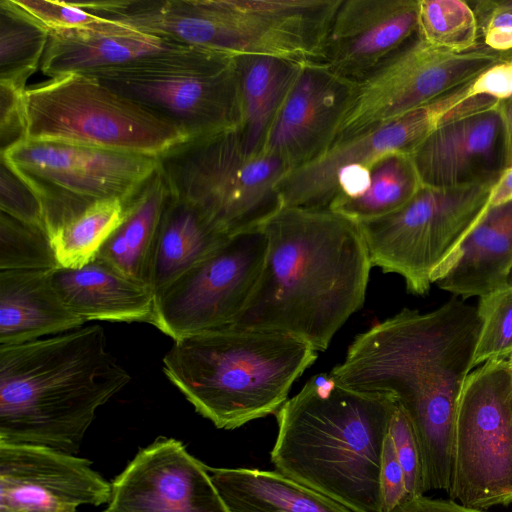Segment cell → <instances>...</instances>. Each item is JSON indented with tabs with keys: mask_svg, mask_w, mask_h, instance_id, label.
Returning <instances> with one entry per match:
<instances>
[{
	"mask_svg": "<svg viewBox=\"0 0 512 512\" xmlns=\"http://www.w3.org/2000/svg\"><path fill=\"white\" fill-rule=\"evenodd\" d=\"M260 228L262 272L230 327L286 333L326 350L365 301L372 265L357 222L330 208L282 206Z\"/></svg>",
	"mask_w": 512,
	"mask_h": 512,
	"instance_id": "cell-1",
	"label": "cell"
},
{
	"mask_svg": "<svg viewBox=\"0 0 512 512\" xmlns=\"http://www.w3.org/2000/svg\"><path fill=\"white\" fill-rule=\"evenodd\" d=\"M130 379L100 325L0 346V443L76 454L98 408Z\"/></svg>",
	"mask_w": 512,
	"mask_h": 512,
	"instance_id": "cell-2",
	"label": "cell"
},
{
	"mask_svg": "<svg viewBox=\"0 0 512 512\" xmlns=\"http://www.w3.org/2000/svg\"><path fill=\"white\" fill-rule=\"evenodd\" d=\"M396 401L311 377L276 413L279 473L349 508L382 512L379 474Z\"/></svg>",
	"mask_w": 512,
	"mask_h": 512,
	"instance_id": "cell-3",
	"label": "cell"
},
{
	"mask_svg": "<svg viewBox=\"0 0 512 512\" xmlns=\"http://www.w3.org/2000/svg\"><path fill=\"white\" fill-rule=\"evenodd\" d=\"M478 330L476 307L463 300L425 313L405 308L358 334L329 374L346 388L389 396L405 412L456 401Z\"/></svg>",
	"mask_w": 512,
	"mask_h": 512,
	"instance_id": "cell-4",
	"label": "cell"
},
{
	"mask_svg": "<svg viewBox=\"0 0 512 512\" xmlns=\"http://www.w3.org/2000/svg\"><path fill=\"white\" fill-rule=\"evenodd\" d=\"M317 357L310 344L286 333L226 327L175 340L163 370L197 413L233 430L276 415Z\"/></svg>",
	"mask_w": 512,
	"mask_h": 512,
	"instance_id": "cell-5",
	"label": "cell"
},
{
	"mask_svg": "<svg viewBox=\"0 0 512 512\" xmlns=\"http://www.w3.org/2000/svg\"><path fill=\"white\" fill-rule=\"evenodd\" d=\"M170 194L234 236L259 228L281 207L278 184L289 168L250 153L239 128L189 139L158 158Z\"/></svg>",
	"mask_w": 512,
	"mask_h": 512,
	"instance_id": "cell-6",
	"label": "cell"
},
{
	"mask_svg": "<svg viewBox=\"0 0 512 512\" xmlns=\"http://www.w3.org/2000/svg\"><path fill=\"white\" fill-rule=\"evenodd\" d=\"M26 140L159 158L189 138L90 74L62 75L23 93Z\"/></svg>",
	"mask_w": 512,
	"mask_h": 512,
	"instance_id": "cell-7",
	"label": "cell"
},
{
	"mask_svg": "<svg viewBox=\"0 0 512 512\" xmlns=\"http://www.w3.org/2000/svg\"><path fill=\"white\" fill-rule=\"evenodd\" d=\"M90 75L189 139L240 126L235 55L182 45Z\"/></svg>",
	"mask_w": 512,
	"mask_h": 512,
	"instance_id": "cell-8",
	"label": "cell"
},
{
	"mask_svg": "<svg viewBox=\"0 0 512 512\" xmlns=\"http://www.w3.org/2000/svg\"><path fill=\"white\" fill-rule=\"evenodd\" d=\"M494 184L422 186L400 209L357 222L371 265L400 275L408 292L425 295L487 211Z\"/></svg>",
	"mask_w": 512,
	"mask_h": 512,
	"instance_id": "cell-9",
	"label": "cell"
},
{
	"mask_svg": "<svg viewBox=\"0 0 512 512\" xmlns=\"http://www.w3.org/2000/svg\"><path fill=\"white\" fill-rule=\"evenodd\" d=\"M448 498L488 510L512 504V368L488 361L466 377L453 431Z\"/></svg>",
	"mask_w": 512,
	"mask_h": 512,
	"instance_id": "cell-10",
	"label": "cell"
},
{
	"mask_svg": "<svg viewBox=\"0 0 512 512\" xmlns=\"http://www.w3.org/2000/svg\"><path fill=\"white\" fill-rule=\"evenodd\" d=\"M341 0H191L184 41L231 55H262L319 63Z\"/></svg>",
	"mask_w": 512,
	"mask_h": 512,
	"instance_id": "cell-11",
	"label": "cell"
},
{
	"mask_svg": "<svg viewBox=\"0 0 512 512\" xmlns=\"http://www.w3.org/2000/svg\"><path fill=\"white\" fill-rule=\"evenodd\" d=\"M488 106L471 81L384 124L337 139L312 161L289 170L278 184L283 207L329 208L342 186L384 155L409 153L443 124Z\"/></svg>",
	"mask_w": 512,
	"mask_h": 512,
	"instance_id": "cell-12",
	"label": "cell"
},
{
	"mask_svg": "<svg viewBox=\"0 0 512 512\" xmlns=\"http://www.w3.org/2000/svg\"><path fill=\"white\" fill-rule=\"evenodd\" d=\"M266 251L260 227L230 237L155 295L151 324L174 341L232 326L257 285Z\"/></svg>",
	"mask_w": 512,
	"mask_h": 512,
	"instance_id": "cell-13",
	"label": "cell"
},
{
	"mask_svg": "<svg viewBox=\"0 0 512 512\" xmlns=\"http://www.w3.org/2000/svg\"><path fill=\"white\" fill-rule=\"evenodd\" d=\"M511 55L512 51L497 52L481 42L469 51L455 53L428 46L416 37L357 84L337 139L399 118L471 81Z\"/></svg>",
	"mask_w": 512,
	"mask_h": 512,
	"instance_id": "cell-14",
	"label": "cell"
},
{
	"mask_svg": "<svg viewBox=\"0 0 512 512\" xmlns=\"http://www.w3.org/2000/svg\"><path fill=\"white\" fill-rule=\"evenodd\" d=\"M40 201H127L158 168V158L55 141L24 140L1 153Z\"/></svg>",
	"mask_w": 512,
	"mask_h": 512,
	"instance_id": "cell-15",
	"label": "cell"
},
{
	"mask_svg": "<svg viewBox=\"0 0 512 512\" xmlns=\"http://www.w3.org/2000/svg\"><path fill=\"white\" fill-rule=\"evenodd\" d=\"M111 483L75 454L0 443V512H78L109 503Z\"/></svg>",
	"mask_w": 512,
	"mask_h": 512,
	"instance_id": "cell-16",
	"label": "cell"
},
{
	"mask_svg": "<svg viewBox=\"0 0 512 512\" xmlns=\"http://www.w3.org/2000/svg\"><path fill=\"white\" fill-rule=\"evenodd\" d=\"M111 512H229L208 466L178 440L141 448L111 483Z\"/></svg>",
	"mask_w": 512,
	"mask_h": 512,
	"instance_id": "cell-17",
	"label": "cell"
},
{
	"mask_svg": "<svg viewBox=\"0 0 512 512\" xmlns=\"http://www.w3.org/2000/svg\"><path fill=\"white\" fill-rule=\"evenodd\" d=\"M356 87L321 63L304 64L260 152L279 159L289 170L321 155L336 141Z\"/></svg>",
	"mask_w": 512,
	"mask_h": 512,
	"instance_id": "cell-18",
	"label": "cell"
},
{
	"mask_svg": "<svg viewBox=\"0 0 512 512\" xmlns=\"http://www.w3.org/2000/svg\"><path fill=\"white\" fill-rule=\"evenodd\" d=\"M417 15L418 0H341L319 63L359 84L417 37Z\"/></svg>",
	"mask_w": 512,
	"mask_h": 512,
	"instance_id": "cell-19",
	"label": "cell"
},
{
	"mask_svg": "<svg viewBox=\"0 0 512 512\" xmlns=\"http://www.w3.org/2000/svg\"><path fill=\"white\" fill-rule=\"evenodd\" d=\"M410 155L426 187L496 183L508 168L507 135L499 102L443 124Z\"/></svg>",
	"mask_w": 512,
	"mask_h": 512,
	"instance_id": "cell-20",
	"label": "cell"
},
{
	"mask_svg": "<svg viewBox=\"0 0 512 512\" xmlns=\"http://www.w3.org/2000/svg\"><path fill=\"white\" fill-rule=\"evenodd\" d=\"M49 277L65 306L84 322H152L151 289L98 257L78 268L58 267Z\"/></svg>",
	"mask_w": 512,
	"mask_h": 512,
	"instance_id": "cell-21",
	"label": "cell"
},
{
	"mask_svg": "<svg viewBox=\"0 0 512 512\" xmlns=\"http://www.w3.org/2000/svg\"><path fill=\"white\" fill-rule=\"evenodd\" d=\"M178 46L182 44L110 19L97 28L49 32L40 69L50 78L91 74Z\"/></svg>",
	"mask_w": 512,
	"mask_h": 512,
	"instance_id": "cell-22",
	"label": "cell"
},
{
	"mask_svg": "<svg viewBox=\"0 0 512 512\" xmlns=\"http://www.w3.org/2000/svg\"><path fill=\"white\" fill-rule=\"evenodd\" d=\"M435 284L462 299L512 286V200L488 207Z\"/></svg>",
	"mask_w": 512,
	"mask_h": 512,
	"instance_id": "cell-23",
	"label": "cell"
},
{
	"mask_svg": "<svg viewBox=\"0 0 512 512\" xmlns=\"http://www.w3.org/2000/svg\"><path fill=\"white\" fill-rule=\"evenodd\" d=\"M50 271H0V346L21 344L83 327L55 291Z\"/></svg>",
	"mask_w": 512,
	"mask_h": 512,
	"instance_id": "cell-24",
	"label": "cell"
},
{
	"mask_svg": "<svg viewBox=\"0 0 512 512\" xmlns=\"http://www.w3.org/2000/svg\"><path fill=\"white\" fill-rule=\"evenodd\" d=\"M229 238L196 208L169 192L152 251L148 287L156 295Z\"/></svg>",
	"mask_w": 512,
	"mask_h": 512,
	"instance_id": "cell-25",
	"label": "cell"
},
{
	"mask_svg": "<svg viewBox=\"0 0 512 512\" xmlns=\"http://www.w3.org/2000/svg\"><path fill=\"white\" fill-rule=\"evenodd\" d=\"M119 198L88 202L61 199L42 203L43 226L60 267L78 268L92 261L124 218Z\"/></svg>",
	"mask_w": 512,
	"mask_h": 512,
	"instance_id": "cell-26",
	"label": "cell"
},
{
	"mask_svg": "<svg viewBox=\"0 0 512 512\" xmlns=\"http://www.w3.org/2000/svg\"><path fill=\"white\" fill-rule=\"evenodd\" d=\"M208 468L229 512H353L276 470Z\"/></svg>",
	"mask_w": 512,
	"mask_h": 512,
	"instance_id": "cell-27",
	"label": "cell"
},
{
	"mask_svg": "<svg viewBox=\"0 0 512 512\" xmlns=\"http://www.w3.org/2000/svg\"><path fill=\"white\" fill-rule=\"evenodd\" d=\"M169 196L159 170L125 202L124 218L96 257L148 286L149 266L160 219Z\"/></svg>",
	"mask_w": 512,
	"mask_h": 512,
	"instance_id": "cell-28",
	"label": "cell"
},
{
	"mask_svg": "<svg viewBox=\"0 0 512 512\" xmlns=\"http://www.w3.org/2000/svg\"><path fill=\"white\" fill-rule=\"evenodd\" d=\"M235 61L241 138L250 153H259L277 112L304 64L262 55H237Z\"/></svg>",
	"mask_w": 512,
	"mask_h": 512,
	"instance_id": "cell-29",
	"label": "cell"
},
{
	"mask_svg": "<svg viewBox=\"0 0 512 512\" xmlns=\"http://www.w3.org/2000/svg\"><path fill=\"white\" fill-rule=\"evenodd\" d=\"M422 186L411 155L390 153L367 167L357 185L329 208L355 222L371 220L400 209Z\"/></svg>",
	"mask_w": 512,
	"mask_h": 512,
	"instance_id": "cell-30",
	"label": "cell"
},
{
	"mask_svg": "<svg viewBox=\"0 0 512 512\" xmlns=\"http://www.w3.org/2000/svg\"><path fill=\"white\" fill-rule=\"evenodd\" d=\"M49 31L19 9L0 1V84L25 91L29 77L41 66Z\"/></svg>",
	"mask_w": 512,
	"mask_h": 512,
	"instance_id": "cell-31",
	"label": "cell"
},
{
	"mask_svg": "<svg viewBox=\"0 0 512 512\" xmlns=\"http://www.w3.org/2000/svg\"><path fill=\"white\" fill-rule=\"evenodd\" d=\"M417 37L428 46L455 53L480 44L475 13L462 0H418Z\"/></svg>",
	"mask_w": 512,
	"mask_h": 512,
	"instance_id": "cell-32",
	"label": "cell"
},
{
	"mask_svg": "<svg viewBox=\"0 0 512 512\" xmlns=\"http://www.w3.org/2000/svg\"><path fill=\"white\" fill-rule=\"evenodd\" d=\"M60 267L43 227L0 212V271H52Z\"/></svg>",
	"mask_w": 512,
	"mask_h": 512,
	"instance_id": "cell-33",
	"label": "cell"
},
{
	"mask_svg": "<svg viewBox=\"0 0 512 512\" xmlns=\"http://www.w3.org/2000/svg\"><path fill=\"white\" fill-rule=\"evenodd\" d=\"M479 330L471 369L512 355V286L479 298L476 307Z\"/></svg>",
	"mask_w": 512,
	"mask_h": 512,
	"instance_id": "cell-34",
	"label": "cell"
},
{
	"mask_svg": "<svg viewBox=\"0 0 512 512\" xmlns=\"http://www.w3.org/2000/svg\"><path fill=\"white\" fill-rule=\"evenodd\" d=\"M39 24L51 31L92 29L110 22L107 17L87 10L81 2L52 0H12Z\"/></svg>",
	"mask_w": 512,
	"mask_h": 512,
	"instance_id": "cell-35",
	"label": "cell"
},
{
	"mask_svg": "<svg viewBox=\"0 0 512 512\" xmlns=\"http://www.w3.org/2000/svg\"><path fill=\"white\" fill-rule=\"evenodd\" d=\"M0 210L21 222L44 228L42 205L37 193L3 157L0 164Z\"/></svg>",
	"mask_w": 512,
	"mask_h": 512,
	"instance_id": "cell-36",
	"label": "cell"
},
{
	"mask_svg": "<svg viewBox=\"0 0 512 512\" xmlns=\"http://www.w3.org/2000/svg\"><path fill=\"white\" fill-rule=\"evenodd\" d=\"M388 434L405 476L408 498L425 495L420 448L412 424L397 405Z\"/></svg>",
	"mask_w": 512,
	"mask_h": 512,
	"instance_id": "cell-37",
	"label": "cell"
},
{
	"mask_svg": "<svg viewBox=\"0 0 512 512\" xmlns=\"http://www.w3.org/2000/svg\"><path fill=\"white\" fill-rule=\"evenodd\" d=\"M470 6L477 19L480 42L497 52L512 51V13L495 8L491 0Z\"/></svg>",
	"mask_w": 512,
	"mask_h": 512,
	"instance_id": "cell-38",
	"label": "cell"
},
{
	"mask_svg": "<svg viewBox=\"0 0 512 512\" xmlns=\"http://www.w3.org/2000/svg\"><path fill=\"white\" fill-rule=\"evenodd\" d=\"M379 488L382 512H392L409 499L404 472L389 434H387L383 445Z\"/></svg>",
	"mask_w": 512,
	"mask_h": 512,
	"instance_id": "cell-39",
	"label": "cell"
},
{
	"mask_svg": "<svg viewBox=\"0 0 512 512\" xmlns=\"http://www.w3.org/2000/svg\"><path fill=\"white\" fill-rule=\"evenodd\" d=\"M23 93L0 84V144L1 153L26 140Z\"/></svg>",
	"mask_w": 512,
	"mask_h": 512,
	"instance_id": "cell-40",
	"label": "cell"
},
{
	"mask_svg": "<svg viewBox=\"0 0 512 512\" xmlns=\"http://www.w3.org/2000/svg\"><path fill=\"white\" fill-rule=\"evenodd\" d=\"M475 96L504 101L512 96V55L488 67L471 80Z\"/></svg>",
	"mask_w": 512,
	"mask_h": 512,
	"instance_id": "cell-41",
	"label": "cell"
},
{
	"mask_svg": "<svg viewBox=\"0 0 512 512\" xmlns=\"http://www.w3.org/2000/svg\"><path fill=\"white\" fill-rule=\"evenodd\" d=\"M392 512H487L464 506L449 498L438 499L425 495L408 499Z\"/></svg>",
	"mask_w": 512,
	"mask_h": 512,
	"instance_id": "cell-42",
	"label": "cell"
},
{
	"mask_svg": "<svg viewBox=\"0 0 512 512\" xmlns=\"http://www.w3.org/2000/svg\"><path fill=\"white\" fill-rule=\"evenodd\" d=\"M512 200V166L508 167L492 187L489 207Z\"/></svg>",
	"mask_w": 512,
	"mask_h": 512,
	"instance_id": "cell-43",
	"label": "cell"
},
{
	"mask_svg": "<svg viewBox=\"0 0 512 512\" xmlns=\"http://www.w3.org/2000/svg\"><path fill=\"white\" fill-rule=\"evenodd\" d=\"M499 109L504 119L507 146H508V167L512 166V96L504 101H499Z\"/></svg>",
	"mask_w": 512,
	"mask_h": 512,
	"instance_id": "cell-44",
	"label": "cell"
},
{
	"mask_svg": "<svg viewBox=\"0 0 512 512\" xmlns=\"http://www.w3.org/2000/svg\"><path fill=\"white\" fill-rule=\"evenodd\" d=\"M491 2L495 8L512 13V0H491Z\"/></svg>",
	"mask_w": 512,
	"mask_h": 512,
	"instance_id": "cell-45",
	"label": "cell"
},
{
	"mask_svg": "<svg viewBox=\"0 0 512 512\" xmlns=\"http://www.w3.org/2000/svg\"><path fill=\"white\" fill-rule=\"evenodd\" d=\"M508 360H509L510 366L512 368V355L508 358Z\"/></svg>",
	"mask_w": 512,
	"mask_h": 512,
	"instance_id": "cell-46",
	"label": "cell"
},
{
	"mask_svg": "<svg viewBox=\"0 0 512 512\" xmlns=\"http://www.w3.org/2000/svg\"><path fill=\"white\" fill-rule=\"evenodd\" d=\"M102 512H111V511H110V510H108V509L106 508V509H105L104 511H102Z\"/></svg>",
	"mask_w": 512,
	"mask_h": 512,
	"instance_id": "cell-47",
	"label": "cell"
}]
</instances>
